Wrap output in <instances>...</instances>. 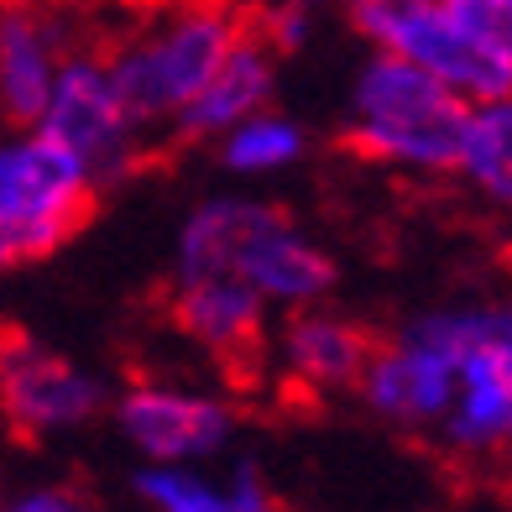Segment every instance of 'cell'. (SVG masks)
<instances>
[{
	"mask_svg": "<svg viewBox=\"0 0 512 512\" xmlns=\"http://www.w3.org/2000/svg\"><path fill=\"white\" fill-rule=\"evenodd\" d=\"M100 178L37 126H0V267L42 262L95 215Z\"/></svg>",
	"mask_w": 512,
	"mask_h": 512,
	"instance_id": "5b68a950",
	"label": "cell"
},
{
	"mask_svg": "<svg viewBox=\"0 0 512 512\" xmlns=\"http://www.w3.org/2000/svg\"><path fill=\"white\" fill-rule=\"evenodd\" d=\"M450 173L465 178V189L476 199L512 215V95L465 105V126H460Z\"/></svg>",
	"mask_w": 512,
	"mask_h": 512,
	"instance_id": "9a60e30c",
	"label": "cell"
},
{
	"mask_svg": "<svg viewBox=\"0 0 512 512\" xmlns=\"http://www.w3.org/2000/svg\"><path fill=\"white\" fill-rule=\"evenodd\" d=\"M32 126L74 152L100 178V189L115 178H126L136 168V157H142V142H147V126L121 100V89H115L110 68H105V53H89V48H74L63 58Z\"/></svg>",
	"mask_w": 512,
	"mask_h": 512,
	"instance_id": "52a82bcc",
	"label": "cell"
},
{
	"mask_svg": "<svg viewBox=\"0 0 512 512\" xmlns=\"http://www.w3.org/2000/svg\"><path fill=\"white\" fill-rule=\"evenodd\" d=\"M6 507L11 512H79L84 497L74 492V486H63V481H37V486H21Z\"/></svg>",
	"mask_w": 512,
	"mask_h": 512,
	"instance_id": "44dd1931",
	"label": "cell"
},
{
	"mask_svg": "<svg viewBox=\"0 0 512 512\" xmlns=\"http://www.w3.org/2000/svg\"><path fill=\"white\" fill-rule=\"evenodd\" d=\"M236 37L241 16L225 0H157L105 48V68L136 121L162 131L204 89Z\"/></svg>",
	"mask_w": 512,
	"mask_h": 512,
	"instance_id": "7a4b0ae2",
	"label": "cell"
},
{
	"mask_svg": "<svg viewBox=\"0 0 512 512\" xmlns=\"http://www.w3.org/2000/svg\"><path fill=\"white\" fill-rule=\"evenodd\" d=\"M131 492L152 512H225V481L199 460H147L131 476Z\"/></svg>",
	"mask_w": 512,
	"mask_h": 512,
	"instance_id": "e0dca14e",
	"label": "cell"
},
{
	"mask_svg": "<svg viewBox=\"0 0 512 512\" xmlns=\"http://www.w3.org/2000/svg\"><path fill=\"white\" fill-rule=\"evenodd\" d=\"M486 53L512 63V0H439Z\"/></svg>",
	"mask_w": 512,
	"mask_h": 512,
	"instance_id": "ac0fdd59",
	"label": "cell"
},
{
	"mask_svg": "<svg viewBox=\"0 0 512 512\" xmlns=\"http://www.w3.org/2000/svg\"><path fill=\"white\" fill-rule=\"evenodd\" d=\"M465 100L429 68L371 48L345 95V142L392 173L439 178L455 168Z\"/></svg>",
	"mask_w": 512,
	"mask_h": 512,
	"instance_id": "3957f363",
	"label": "cell"
},
{
	"mask_svg": "<svg viewBox=\"0 0 512 512\" xmlns=\"http://www.w3.org/2000/svg\"><path fill=\"white\" fill-rule=\"evenodd\" d=\"M450 351H445V335H439L434 314H418L408 319L392 340L371 345V356L356 377L361 403L382 418L387 429H403V434H429L439 429V418L450 408Z\"/></svg>",
	"mask_w": 512,
	"mask_h": 512,
	"instance_id": "9c48e42d",
	"label": "cell"
},
{
	"mask_svg": "<svg viewBox=\"0 0 512 512\" xmlns=\"http://www.w3.org/2000/svg\"><path fill=\"white\" fill-rule=\"evenodd\" d=\"M79 48L74 16L53 0H0V126H32L63 58Z\"/></svg>",
	"mask_w": 512,
	"mask_h": 512,
	"instance_id": "8fae6325",
	"label": "cell"
},
{
	"mask_svg": "<svg viewBox=\"0 0 512 512\" xmlns=\"http://www.w3.org/2000/svg\"><path fill=\"white\" fill-rule=\"evenodd\" d=\"M345 16L371 48L429 68L465 105L512 95V63L486 53L439 0H345Z\"/></svg>",
	"mask_w": 512,
	"mask_h": 512,
	"instance_id": "8992f818",
	"label": "cell"
},
{
	"mask_svg": "<svg viewBox=\"0 0 512 512\" xmlns=\"http://www.w3.org/2000/svg\"><path fill=\"white\" fill-rule=\"evenodd\" d=\"M314 6L319 0H277L267 11V48H304L314 32Z\"/></svg>",
	"mask_w": 512,
	"mask_h": 512,
	"instance_id": "ffe728a7",
	"label": "cell"
},
{
	"mask_svg": "<svg viewBox=\"0 0 512 512\" xmlns=\"http://www.w3.org/2000/svg\"><path fill=\"white\" fill-rule=\"evenodd\" d=\"M168 304H173V324L209 356L241 361L267 345L272 309L241 283H225V277H173Z\"/></svg>",
	"mask_w": 512,
	"mask_h": 512,
	"instance_id": "4fadbf2b",
	"label": "cell"
},
{
	"mask_svg": "<svg viewBox=\"0 0 512 512\" xmlns=\"http://www.w3.org/2000/svg\"><path fill=\"white\" fill-rule=\"evenodd\" d=\"M277 95V58L262 37H236V48L220 58V68L204 79V89L183 105V115L173 121L178 136L189 142H215L225 126H236L241 115L272 105Z\"/></svg>",
	"mask_w": 512,
	"mask_h": 512,
	"instance_id": "5bb4252c",
	"label": "cell"
},
{
	"mask_svg": "<svg viewBox=\"0 0 512 512\" xmlns=\"http://www.w3.org/2000/svg\"><path fill=\"white\" fill-rule=\"evenodd\" d=\"M110 408L95 366L68 361L27 330H0V418L21 439H63L89 429Z\"/></svg>",
	"mask_w": 512,
	"mask_h": 512,
	"instance_id": "ba28073f",
	"label": "cell"
},
{
	"mask_svg": "<svg viewBox=\"0 0 512 512\" xmlns=\"http://www.w3.org/2000/svg\"><path fill=\"white\" fill-rule=\"evenodd\" d=\"M110 418L142 460H215L236 439L230 398L189 382H131L110 398Z\"/></svg>",
	"mask_w": 512,
	"mask_h": 512,
	"instance_id": "30bf717a",
	"label": "cell"
},
{
	"mask_svg": "<svg viewBox=\"0 0 512 512\" xmlns=\"http://www.w3.org/2000/svg\"><path fill=\"white\" fill-rule=\"evenodd\" d=\"M215 147H220L225 173L256 183V178H283V173H293L298 162H304V152H309V131L298 126L293 115L262 105V110L241 115L236 126H225V131L215 136Z\"/></svg>",
	"mask_w": 512,
	"mask_h": 512,
	"instance_id": "2e32d148",
	"label": "cell"
},
{
	"mask_svg": "<svg viewBox=\"0 0 512 512\" xmlns=\"http://www.w3.org/2000/svg\"><path fill=\"white\" fill-rule=\"evenodd\" d=\"M173 277H225L256 293L272 314H288L330 298L340 267L283 204L256 194H215L183 215Z\"/></svg>",
	"mask_w": 512,
	"mask_h": 512,
	"instance_id": "6da1fadb",
	"label": "cell"
},
{
	"mask_svg": "<svg viewBox=\"0 0 512 512\" xmlns=\"http://www.w3.org/2000/svg\"><path fill=\"white\" fill-rule=\"evenodd\" d=\"M429 314L445 335L455 377L434 445L465 465H492L512 455V298H481Z\"/></svg>",
	"mask_w": 512,
	"mask_h": 512,
	"instance_id": "277c9868",
	"label": "cell"
},
{
	"mask_svg": "<svg viewBox=\"0 0 512 512\" xmlns=\"http://www.w3.org/2000/svg\"><path fill=\"white\" fill-rule=\"evenodd\" d=\"M220 481H225V512H272V486L256 460H236Z\"/></svg>",
	"mask_w": 512,
	"mask_h": 512,
	"instance_id": "d6986e66",
	"label": "cell"
},
{
	"mask_svg": "<svg viewBox=\"0 0 512 512\" xmlns=\"http://www.w3.org/2000/svg\"><path fill=\"white\" fill-rule=\"evenodd\" d=\"M366 324H356L351 314L304 304L283 314V330L272 335V361L283 371V382L309 392V398H335V392H356V377L371 356Z\"/></svg>",
	"mask_w": 512,
	"mask_h": 512,
	"instance_id": "7c38bea8",
	"label": "cell"
}]
</instances>
